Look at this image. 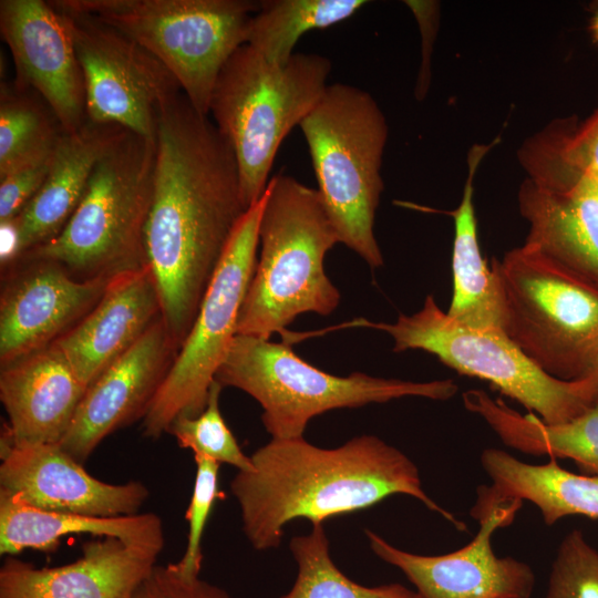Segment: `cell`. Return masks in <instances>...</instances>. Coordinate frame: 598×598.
<instances>
[{"label":"cell","mask_w":598,"mask_h":598,"mask_svg":"<svg viewBox=\"0 0 598 598\" xmlns=\"http://www.w3.org/2000/svg\"><path fill=\"white\" fill-rule=\"evenodd\" d=\"M246 210L230 145L179 93L159 111L145 229L146 265L178 350Z\"/></svg>","instance_id":"cell-1"},{"label":"cell","mask_w":598,"mask_h":598,"mask_svg":"<svg viewBox=\"0 0 598 598\" xmlns=\"http://www.w3.org/2000/svg\"><path fill=\"white\" fill-rule=\"evenodd\" d=\"M238 471L230 491L240 508L243 532L256 550L277 548L296 518L312 525L408 495L440 514L457 530L466 526L422 487L414 462L374 435L353 437L334 448L303 437L271 439Z\"/></svg>","instance_id":"cell-2"},{"label":"cell","mask_w":598,"mask_h":598,"mask_svg":"<svg viewBox=\"0 0 598 598\" xmlns=\"http://www.w3.org/2000/svg\"><path fill=\"white\" fill-rule=\"evenodd\" d=\"M338 243L318 189L286 174L274 175L259 223L260 257L239 311L237 334L269 340L301 313L333 312L341 296L323 264Z\"/></svg>","instance_id":"cell-3"},{"label":"cell","mask_w":598,"mask_h":598,"mask_svg":"<svg viewBox=\"0 0 598 598\" xmlns=\"http://www.w3.org/2000/svg\"><path fill=\"white\" fill-rule=\"evenodd\" d=\"M330 72L324 55L293 53L274 64L248 44L221 68L208 116L235 154L247 209L262 197L281 142L322 97Z\"/></svg>","instance_id":"cell-4"},{"label":"cell","mask_w":598,"mask_h":598,"mask_svg":"<svg viewBox=\"0 0 598 598\" xmlns=\"http://www.w3.org/2000/svg\"><path fill=\"white\" fill-rule=\"evenodd\" d=\"M155 167L156 140L125 130L96 163L64 228L22 258L58 262L80 279L113 278L146 267Z\"/></svg>","instance_id":"cell-5"},{"label":"cell","mask_w":598,"mask_h":598,"mask_svg":"<svg viewBox=\"0 0 598 598\" xmlns=\"http://www.w3.org/2000/svg\"><path fill=\"white\" fill-rule=\"evenodd\" d=\"M318 192L340 243L378 268L383 256L373 227L383 190L381 165L389 136L373 96L351 84H329L300 123Z\"/></svg>","instance_id":"cell-6"},{"label":"cell","mask_w":598,"mask_h":598,"mask_svg":"<svg viewBox=\"0 0 598 598\" xmlns=\"http://www.w3.org/2000/svg\"><path fill=\"white\" fill-rule=\"evenodd\" d=\"M215 380L239 389L262 408L271 439L303 437L309 421L327 411L384 403L405 396L444 401L458 385L451 379L426 382L327 373L297 355L290 344L236 334Z\"/></svg>","instance_id":"cell-7"},{"label":"cell","mask_w":598,"mask_h":598,"mask_svg":"<svg viewBox=\"0 0 598 598\" xmlns=\"http://www.w3.org/2000/svg\"><path fill=\"white\" fill-rule=\"evenodd\" d=\"M491 267L502 287L506 336L547 374L579 380L598 351V290L526 243Z\"/></svg>","instance_id":"cell-8"},{"label":"cell","mask_w":598,"mask_h":598,"mask_svg":"<svg viewBox=\"0 0 598 598\" xmlns=\"http://www.w3.org/2000/svg\"><path fill=\"white\" fill-rule=\"evenodd\" d=\"M95 16L132 38L175 76L200 114H209L217 76L246 44L260 1L251 0H60Z\"/></svg>","instance_id":"cell-9"},{"label":"cell","mask_w":598,"mask_h":598,"mask_svg":"<svg viewBox=\"0 0 598 598\" xmlns=\"http://www.w3.org/2000/svg\"><path fill=\"white\" fill-rule=\"evenodd\" d=\"M355 327L385 331L394 352L423 350L461 374L489 382L546 423L569 421L592 405L580 381L547 374L502 329L454 321L431 295L419 311L393 323L357 318L328 331Z\"/></svg>","instance_id":"cell-10"},{"label":"cell","mask_w":598,"mask_h":598,"mask_svg":"<svg viewBox=\"0 0 598 598\" xmlns=\"http://www.w3.org/2000/svg\"><path fill=\"white\" fill-rule=\"evenodd\" d=\"M262 197L238 223L207 288L196 319L142 420L143 433L158 439L181 416H197L234 338L239 311L257 264Z\"/></svg>","instance_id":"cell-11"},{"label":"cell","mask_w":598,"mask_h":598,"mask_svg":"<svg viewBox=\"0 0 598 598\" xmlns=\"http://www.w3.org/2000/svg\"><path fill=\"white\" fill-rule=\"evenodd\" d=\"M61 14L80 62L87 120L156 140L162 106L182 93L151 52L93 14L50 1Z\"/></svg>","instance_id":"cell-12"},{"label":"cell","mask_w":598,"mask_h":598,"mask_svg":"<svg viewBox=\"0 0 598 598\" xmlns=\"http://www.w3.org/2000/svg\"><path fill=\"white\" fill-rule=\"evenodd\" d=\"M519 502H502L474 515L480 520L475 537L464 547L444 555L426 556L402 550L367 529L372 551L399 568L414 585L420 598H530L535 575L529 565L498 557L492 535L509 524Z\"/></svg>","instance_id":"cell-13"},{"label":"cell","mask_w":598,"mask_h":598,"mask_svg":"<svg viewBox=\"0 0 598 598\" xmlns=\"http://www.w3.org/2000/svg\"><path fill=\"white\" fill-rule=\"evenodd\" d=\"M0 296V364L53 344L100 300L112 278L80 279L62 265L22 258Z\"/></svg>","instance_id":"cell-14"},{"label":"cell","mask_w":598,"mask_h":598,"mask_svg":"<svg viewBox=\"0 0 598 598\" xmlns=\"http://www.w3.org/2000/svg\"><path fill=\"white\" fill-rule=\"evenodd\" d=\"M0 33L16 68L13 84L38 93L65 132L86 121L83 72L61 14L43 0H1Z\"/></svg>","instance_id":"cell-15"},{"label":"cell","mask_w":598,"mask_h":598,"mask_svg":"<svg viewBox=\"0 0 598 598\" xmlns=\"http://www.w3.org/2000/svg\"><path fill=\"white\" fill-rule=\"evenodd\" d=\"M177 352L178 347L158 318L86 388L60 446L84 464L109 435L143 420Z\"/></svg>","instance_id":"cell-16"},{"label":"cell","mask_w":598,"mask_h":598,"mask_svg":"<svg viewBox=\"0 0 598 598\" xmlns=\"http://www.w3.org/2000/svg\"><path fill=\"white\" fill-rule=\"evenodd\" d=\"M0 491L50 512L115 517L138 514L145 484H111L92 476L60 444H13L1 433Z\"/></svg>","instance_id":"cell-17"},{"label":"cell","mask_w":598,"mask_h":598,"mask_svg":"<svg viewBox=\"0 0 598 598\" xmlns=\"http://www.w3.org/2000/svg\"><path fill=\"white\" fill-rule=\"evenodd\" d=\"M159 553L118 537H95L70 564L38 568L6 556L0 598H128L157 565Z\"/></svg>","instance_id":"cell-18"},{"label":"cell","mask_w":598,"mask_h":598,"mask_svg":"<svg viewBox=\"0 0 598 598\" xmlns=\"http://www.w3.org/2000/svg\"><path fill=\"white\" fill-rule=\"evenodd\" d=\"M162 317L146 266L113 277L95 306L54 343L87 388Z\"/></svg>","instance_id":"cell-19"},{"label":"cell","mask_w":598,"mask_h":598,"mask_svg":"<svg viewBox=\"0 0 598 598\" xmlns=\"http://www.w3.org/2000/svg\"><path fill=\"white\" fill-rule=\"evenodd\" d=\"M86 391L68 359L53 343L1 367L0 400L13 444H59Z\"/></svg>","instance_id":"cell-20"},{"label":"cell","mask_w":598,"mask_h":598,"mask_svg":"<svg viewBox=\"0 0 598 598\" xmlns=\"http://www.w3.org/2000/svg\"><path fill=\"white\" fill-rule=\"evenodd\" d=\"M518 206L528 224L525 243L598 290V182L584 176L555 190L527 178Z\"/></svg>","instance_id":"cell-21"},{"label":"cell","mask_w":598,"mask_h":598,"mask_svg":"<svg viewBox=\"0 0 598 598\" xmlns=\"http://www.w3.org/2000/svg\"><path fill=\"white\" fill-rule=\"evenodd\" d=\"M124 131L90 120L74 132L62 131L43 185L17 216L22 257L64 228L84 195L96 163Z\"/></svg>","instance_id":"cell-22"},{"label":"cell","mask_w":598,"mask_h":598,"mask_svg":"<svg viewBox=\"0 0 598 598\" xmlns=\"http://www.w3.org/2000/svg\"><path fill=\"white\" fill-rule=\"evenodd\" d=\"M481 463L492 485L480 494L478 509L527 501L539 509L547 525L570 515L598 519V477L569 472L556 458L528 464L499 448L484 450Z\"/></svg>","instance_id":"cell-23"},{"label":"cell","mask_w":598,"mask_h":598,"mask_svg":"<svg viewBox=\"0 0 598 598\" xmlns=\"http://www.w3.org/2000/svg\"><path fill=\"white\" fill-rule=\"evenodd\" d=\"M70 534L118 537L158 553L165 545L163 522L155 513L115 517L56 513L30 506L0 491L1 556H14L24 549L52 551Z\"/></svg>","instance_id":"cell-24"},{"label":"cell","mask_w":598,"mask_h":598,"mask_svg":"<svg viewBox=\"0 0 598 598\" xmlns=\"http://www.w3.org/2000/svg\"><path fill=\"white\" fill-rule=\"evenodd\" d=\"M487 147H474L468 159V175L454 219L452 254L453 295L447 315L473 328L503 330L505 306L496 272L482 256L473 204V177Z\"/></svg>","instance_id":"cell-25"},{"label":"cell","mask_w":598,"mask_h":598,"mask_svg":"<svg viewBox=\"0 0 598 598\" xmlns=\"http://www.w3.org/2000/svg\"><path fill=\"white\" fill-rule=\"evenodd\" d=\"M365 0H266L252 16L246 44L274 64H285L302 34L352 17Z\"/></svg>","instance_id":"cell-26"},{"label":"cell","mask_w":598,"mask_h":598,"mask_svg":"<svg viewBox=\"0 0 598 598\" xmlns=\"http://www.w3.org/2000/svg\"><path fill=\"white\" fill-rule=\"evenodd\" d=\"M64 131L32 90L2 83L0 90V177L53 153Z\"/></svg>","instance_id":"cell-27"},{"label":"cell","mask_w":598,"mask_h":598,"mask_svg":"<svg viewBox=\"0 0 598 598\" xmlns=\"http://www.w3.org/2000/svg\"><path fill=\"white\" fill-rule=\"evenodd\" d=\"M290 550L297 563V577L280 598H420L401 584L368 587L348 578L330 557L323 524L312 525L307 535L292 537Z\"/></svg>","instance_id":"cell-28"},{"label":"cell","mask_w":598,"mask_h":598,"mask_svg":"<svg viewBox=\"0 0 598 598\" xmlns=\"http://www.w3.org/2000/svg\"><path fill=\"white\" fill-rule=\"evenodd\" d=\"M506 440L509 447L526 454L569 458L598 477V403L556 424L532 413H517L508 423Z\"/></svg>","instance_id":"cell-29"},{"label":"cell","mask_w":598,"mask_h":598,"mask_svg":"<svg viewBox=\"0 0 598 598\" xmlns=\"http://www.w3.org/2000/svg\"><path fill=\"white\" fill-rule=\"evenodd\" d=\"M223 386L215 380L209 389L205 410L197 416L177 417L168 433L183 448L190 450L194 455H203L219 464L225 463L238 471H249L252 467L250 456L241 451L223 419L219 398Z\"/></svg>","instance_id":"cell-30"},{"label":"cell","mask_w":598,"mask_h":598,"mask_svg":"<svg viewBox=\"0 0 598 598\" xmlns=\"http://www.w3.org/2000/svg\"><path fill=\"white\" fill-rule=\"evenodd\" d=\"M524 147L598 182V109L584 122L555 121Z\"/></svg>","instance_id":"cell-31"},{"label":"cell","mask_w":598,"mask_h":598,"mask_svg":"<svg viewBox=\"0 0 598 598\" xmlns=\"http://www.w3.org/2000/svg\"><path fill=\"white\" fill-rule=\"evenodd\" d=\"M545 598H598V550L581 530H571L559 544Z\"/></svg>","instance_id":"cell-32"},{"label":"cell","mask_w":598,"mask_h":598,"mask_svg":"<svg viewBox=\"0 0 598 598\" xmlns=\"http://www.w3.org/2000/svg\"><path fill=\"white\" fill-rule=\"evenodd\" d=\"M196 475L186 519L187 545L182 558L175 563L182 574L199 576L203 561L202 539L205 525L216 499L224 496L219 491V463L203 455H194Z\"/></svg>","instance_id":"cell-33"},{"label":"cell","mask_w":598,"mask_h":598,"mask_svg":"<svg viewBox=\"0 0 598 598\" xmlns=\"http://www.w3.org/2000/svg\"><path fill=\"white\" fill-rule=\"evenodd\" d=\"M128 598H231L199 576L189 577L176 564L156 565Z\"/></svg>","instance_id":"cell-34"},{"label":"cell","mask_w":598,"mask_h":598,"mask_svg":"<svg viewBox=\"0 0 598 598\" xmlns=\"http://www.w3.org/2000/svg\"><path fill=\"white\" fill-rule=\"evenodd\" d=\"M52 154L0 177V221L17 217L37 195L49 174Z\"/></svg>","instance_id":"cell-35"},{"label":"cell","mask_w":598,"mask_h":598,"mask_svg":"<svg viewBox=\"0 0 598 598\" xmlns=\"http://www.w3.org/2000/svg\"><path fill=\"white\" fill-rule=\"evenodd\" d=\"M405 3L416 17L423 35V59L415 91L416 96L423 99L427 91L430 78L431 42L427 40L433 39V31H435L436 6L433 2L427 1H405Z\"/></svg>","instance_id":"cell-36"},{"label":"cell","mask_w":598,"mask_h":598,"mask_svg":"<svg viewBox=\"0 0 598 598\" xmlns=\"http://www.w3.org/2000/svg\"><path fill=\"white\" fill-rule=\"evenodd\" d=\"M22 257L21 236L18 218L0 221V265L1 270L11 269Z\"/></svg>","instance_id":"cell-37"},{"label":"cell","mask_w":598,"mask_h":598,"mask_svg":"<svg viewBox=\"0 0 598 598\" xmlns=\"http://www.w3.org/2000/svg\"><path fill=\"white\" fill-rule=\"evenodd\" d=\"M592 404L598 403V351L592 358L585 374L578 380Z\"/></svg>","instance_id":"cell-38"},{"label":"cell","mask_w":598,"mask_h":598,"mask_svg":"<svg viewBox=\"0 0 598 598\" xmlns=\"http://www.w3.org/2000/svg\"><path fill=\"white\" fill-rule=\"evenodd\" d=\"M591 31H592V35H594L595 40L598 41V12L596 13V16H595V18L592 20Z\"/></svg>","instance_id":"cell-39"}]
</instances>
